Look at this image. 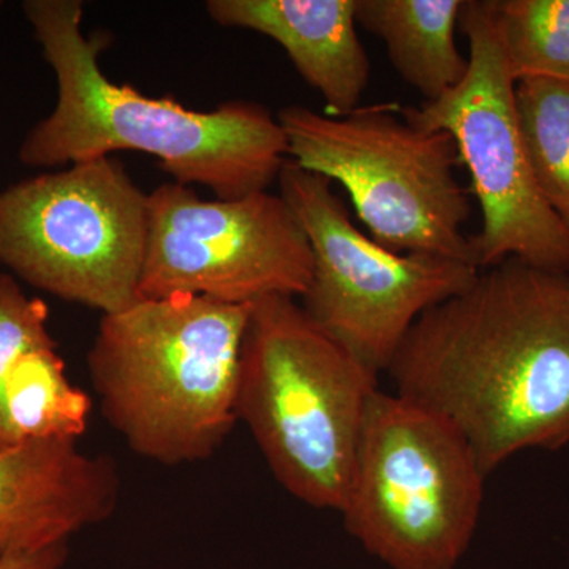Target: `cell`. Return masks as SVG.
I'll use <instances>...</instances> for the list:
<instances>
[{"label": "cell", "mask_w": 569, "mask_h": 569, "mask_svg": "<svg viewBox=\"0 0 569 569\" xmlns=\"http://www.w3.org/2000/svg\"><path fill=\"white\" fill-rule=\"evenodd\" d=\"M447 421L486 475L569 445V276L509 258L418 318L387 369Z\"/></svg>", "instance_id": "obj_1"}, {"label": "cell", "mask_w": 569, "mask_h": 569, "mask_svg": "<svg viewBox=\"0 0 569 569\" xmlns=\"http://www.w3.org/2000/svg\"><path fill=\"white\" fill-rule=\"evenodd\" d=\"M26 18L58 82L50 116L26 134L20 160L56 168L137 151L156 157L173 182L219 200L266 192L288 160L282 126L263 104L228 102L212 111L173 97H149L103 73L104 41L82 32L80 0H26Z\"/></svg>", "instance_id": "obj_2"}, {"label": "cell", "mask_w": 569, "mask_h": 569, "mask_svg": "<svg viewBox=\"0 0 569 569\" xmlns=\"http://www.w3.org/2000/svg\"><path fill=\"white\" fill-rule=\"evenodd\" d=\"M250 306L140 299L103 316L88 355L104 418L134 455L178 467L212 458L238 413Z\"/></svg>", "instance_id": "obj_3"}, {"label": "cell", "mask_w": 569, "mask_h": 569, "mask_svg": "<svg viewBox=\"0 0 569 569\" xmlns=\"http://www.w3.org/2000/svg\"><path fill=\"white\" fill-rule=\"evenodd\" d=\"M378 376L325 335L295 298L250 306L238 421L302 503L340 512Z\"/></svg>", "instance_id": "obj_4"}, {"label": "cell", "mask_w": 569, "mask_h": 569, "mask_svg": "<svg viewBox=\"0 0 569 569\" xmlns=\"http://www.w3.org/2000/svg\"><path fill=\"white\" fill-rule=\"evenodd\" d=\"M486 478L447 421L378 389L339 515L389 569H456L477 533Z\"/></svg>", "instance_id": "obj_5"}, {"label": "cell", "mask_w": 569, "mask_h": 569, "mask_svg": "<svg viewBox=\"0 0 569 569\" xmlns=\"http://www.w3.org/2000/svg\"><path fill=\"white\" fill-rule=\"evenodd\" d=\"M399 111L378 104L331 116L290 104L277 121L288 160L339 182L377 244L477 266L463 233L471 204L456 178V141L445 130L407 121L402 112L399 118Z\"/></svg>", "instance_id": "obj_6"}, {"label": "cell", "mask_w": 569, "mask_h": 569, "mask_svg": "<svg viewBox=\"0 0 569 569\" xmlns=\"http://www.w3.org/2000/svg\"><path fill=\"white\" fill-rule=\"evenodd\" d=\"M148 236L149 194L112 157L0 192V266L103 316L140 301Z\"/></svg>", "instance_id": "obj_7"}, {"label": "cell", "mask_w": 569, "mask_h": 569, "mask_svg": "<svg viewBox=\"0 0 569 569\" xmlns=\"http://www.w3.org/2000/svg\"><path fill=\"white\" fill-rule=\"evenodd\" d=\"M459 22L470 44L467 77L440 99L400 112L456 141L481 208V230L470 238L479 269L515 258L569 276V228L546 203L531 174L516 112V80L490 0H466Z\"/></svg>", "instance_id": "obj_8"}, {"label": "cell", "mask_w": 569, "mask_h": 569, "mask_svg": "<svg viewBox=\"0 0 569 569\" xmlns=\"http://www.w3.org/2000/svg\"><path fill=\"white\" fill-rule=\"evenodd\" d=\"M277 182L313 254L301 306L326 336L377 376L387 372L418 318L462 293L481 271L463 261L395 253L377 244L356 228L331 181L291 160Z\"/></svg>", "instance_id": "obj_9"}, {"label": "cell", "mask_w": 569, "mask_h": 569, "mask_svg": "<svg viewBox=\"0 0 569 569\" xmlns=\"http://www.w3.org/2000/svg\"><path fill=\"white\" fill-rule=\"evenodd\" d=\"M312 272L309 239L280 193L203 200L178 182L149 193L140 299L193 296L228 306L296 299Z\"/></svg>", "instance_id": "obj_10"}, {"label": "cell", "mask_w": 569, "mask_h": 569, "mask_svg": "<svg viewBox=\"0 0 569 569\" xmlns=\"http://www.w3.org/2000/svg\"><path fill=\"white\" fill-rule=\"evenodd\" d=\"M121 479L107 456L78 440L43 438L0 448V560L69 545L111 518Z\"/></svg>", "instance_id": "obj_11"}, {"label": "cell", "mask_w": 569, "mask_h": 569, "mask_svg": "<svg viewBox=\"0 0 569 569\" xmlns=\"http://www.w3.org/2000/svg\"><path fill=\"white\" fill-rule=\"evenodd\" d=\"M358 0H209L223 28L269 37L287 52L331 116L350 114L370 80L369 56L356 31Z\"/></svg>", "instance_id": "obj_12"}, {"label": "cell", "mask_w": 569, "mask_h": 569, "mask_svg": "<svg viewBox=\"0 0 569 569\" xmlns=\"http://www.w3.org/2000/svg\"><path fill=\"white\" fill-rule=\"evenodd\" d=\"M463 2L358 0L356 22L383 41L400 78L433 102L468 73L470 61L456 43Z\"/></svg>", "instance_id": "obj_13"}, {"label": "cell", "mask_w": 569, "mask_h": 569, "mask_svg": "<svg viewBox=\"0 0 569 569\" xmlns=\"http://www.w3.org/2000/svg\"><path fill=\"white\" fill-rule=\"evenodd\" d=\"M92 413L91 397L74 387L54 347L22 362L3 396L7 445L43 438L80 440Z\"/></svg>", "instance_id": "obj_14"}, {"label": "cell", "mask_w": 569, "mask_h": 569, "mask_svg": "<svg viewBox=\"0 0 569 569\" xmlns=\"http://www.w3.org/2000/svg\"><path fill=\"white\" fill-rule=\"evenodd\" d=\"M516 112L539 193L569 228V82H516Z\"/></svg>", "instance_id": "obj_15"}, {"label": "cell", "mask_w": 569, "mask_h": 569, "mask_svg": "<svg viewBox=\"0 0 569 569\" xmlns=\"http://www.w3.org/2000/svg\"><path fill=\"white\" fill-rule=\"evenodd\" d=\"M490 6L516 82H569V0H490Z\"/></svg>", "instance_id": "obj_16"}, {"label": "cell", "mask_w": 569, "mask_h": 569, "mask_svg": "<svg viewBox=\"0 0 569 569\" xmlns=\"http://www.w3.org/2000/svg\"><path fill=\"white\" fill-rule=\"evenodd\" d=\"M54 346L48 329V306L29 298L13 277L0 274V448L9 447L3 396L11 378L32 351Z\"/></svg>", "instance_id": "obj_17"}, {"label": "cell", "mask_w": 569, "mask_h": 569, "mask_svg": "<svg viewBox=\"0 0 569 569\" xmlns=\"http://www.w3.org/2000/svg\"><path fill=\"white\" fill-rule=\"evenodd\" d=\"M69 559V545L39 550V552L20 553L0 560V569H63Z\"/></svg>", "instance_id": "obj_18"}, {"label": "cell", "mask_w": 569, "mask_h": 569, "mask_svg": "<svg viewBox=\"0 0 569 569\" xmlns=\"http://www.w3.org/2000/svg\"><path fill=\"white\" fill-rule=\"evenodd\" d=\"M0 6H2V3H0Z\"/></svg>", "instance_id": "obj_19"}]
</instances>
